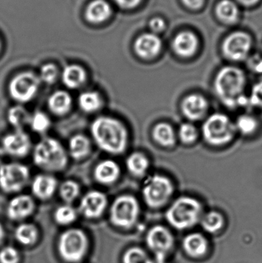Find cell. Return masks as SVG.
Instances as JSON below:
<instances>
[{
    "mask_svg": "<svg viewBox=\"0 0 262 263\" xmlns=\"http://www.w3.org/2000/svg\"><path fill=\"white\" fill-rule=\"evenodd\" d=\"M203 228L209 233H216L224 227L225 219L221 213L211 211L201 219Z\"/></svg>",
    "mask_w": 262,
    "mask_h": 263,
    "instance_id": "obj_32",
    "label": "cell"
},
{
    "mask_svg": "<svg viewBox=\"0 0 262 263\" xmlns=\"http://www.w3.org/2000/svg\"><path fill=\"white\" fill-rule=\"evenodd\" d=\"M59 72L58 67L54 63H46L40 69V81L48 85H52L58 80Z\"/></svg>",
    "mask_w": 262,
    "mask_h": 263,
    "instance_id": "obj_38",
    "label": "cell"
},
{
    "mask_svg": "<svg viewBox=\"0 0 262 263\" xmlns=\"http://www.w3.org/2000/svg\"><path fill=\"white\" fill-rule=\"evenodd\" d=\"M29 125L32 131L42 134L49 130L50 128V118L45 112L36 111L31 116Z\"/></svg>",
    "mask_w": 262,
    "mask_h": 263,
    "instance_id": "obj_35",
    "label": "cell"
},
{
    "mask_svg": "<svg viewBox=\"0 0 262 263\" xmlns=\"http://www.w3.org/2000/svg\"><path fill=\"white\" fill-rule=\"evenodd\" d=\"M72 97L66 91H55L48 98V108L52 114L58 117L66 115L72 109Z\"/></svg>",
    "mask_w": 262,
    "mask_h": 263,
    "instance_id": "obj_22",
    "label": "cell"
},
{
    "mask_svg": "<svg viewBox=\"0 0 262 263\" xmlns=\"http://www.w3.org/2000/svg\"><path fill=\"white\" fill-rule=\"evenodd\" d=\"M5 155H6V153H4L2 147H0V165H2V162H3V159H4Z\"/></svg>",
    "mask_w": 262,
    "mask_h": 263,
    "instance_id": "obj_49",
    "label": "cell"
},
{
    "mask_svg": "<svg viewBox=\"0 0 262 263\" xmlns=\"http://www.w3.org/2000/svg\"><path fill=\"white\" fill-rule=\"evenodd\" d=\"M90 140L83 134L74 135L69 139L68 154L75 160H81L89 156L91 152Z\"/></svg>",
    "mask_w": 262,
    "mask_h": 263,
    "instance_id": "obj_25",
    "label": "cell"
},
{
    "mask_svg": "<svg viewBox=\"0 0 262 263\" xmlns=\"http://www.w3.org/2000/svg\"><path fill=\"white\" fill-rule=\"evenodd\" d=\"M61 79L66 87L70 89H76L86 83L87 72L80 65H68L62 72Z\"/></svg>",
    "mask_w": 262,
    "mask_h": 263,
    "instance_id": "obj_20",
    "label": "cell"
},
{
    "mask_svg": "<svg viewBox=\"0 0 262 263\" xmlns=\"http://www.w3.org/2000/svg\"><path fill=\"white\" fill-rule=\"evenodd\" d=\"M128 171L134 176L146 175L149 168V160L146 155L140 152L131 153L126 161Z\"/></svg>",
    "mask_w": 262,
    "mask_h": 263,
    "instance_id": "obj_28",
    "label": "cell"
},
{
    "mask_svg": "<svg viewBox=\"0 0 262 263\" xmlns=\"http://www.w3.org/2000/svg\"><path fill=\"white\" fill-rule=\"evenodd\" d=\"M55 222L61 226L70 225L77 218V212L69 204L60 205L54 213Z\"/></svg>",
    "mask_w": 262,
    "mask_h": 263,
    "instance_id": "obj_33",
    "label": "cell"
},
{
    "mask_svg": "<svg viewBox=\"0 0 262 263\" xmlns=\"http://www.w3.org/2000/svg\"><path fill=\"white\" fill-rule=\"evenodd\" d=\"M198 39L192 32H183L177 35L172 43L175 52L184 58L192 57L198 48Z\"/></svg>",
    "mask_w": 262,
    "mask_h": 263,
    "instance_id": "obj_21",
    "label": "cell"
},
{
    "mask_svg": "<svg viewBox=\"0 0 262 263\" xmlns=\"http://www.w3.org/2000/svg\"><path fill=\"white\" fill-rule=\"evenodd\" d=\"M216 13L220 20L232 23L238 18V9L235 3L231 0H223L217 6Z\"/></svg>",
    "mask_w": 262,
    "mask_h": 263,
    "instance_id": "obj_31",
    "label": "cell"
},
{
    "mask_svg": "<svg viewBox=\"0 0 262 263\" xmlns=\"http://www.w3.org/2000/svg\"><path fill=\"white\" fill-rule=\"evenodd\" d=\"M108 199L103 192L92 190L84 195L80 201L79 211L88 219L100 217L107 208Z\"/></svg>",
    "mask_w": 262,
    "mask_h": 263,
    "instance_id": "obj_13",
    "label": "cell"
},
{
    "mask_svg": "<svg viewBox=\"0 0 262 263\" xmlns=\"http://www.w3.org/2000/svg\"><path fill=\"white\" fill-rule=\"evenodd\" d=\"M3 239H4V230H3V226L0 224V244L3 242Z\"/></svg>",
    "mask_w": 262,
    "mask_h": 263,
    "instance_id": "obj_48",
    "label": "cell"
},
{
    "mask_svg": "<svg viewBox=\"0 0 262 263\" xmlns=\"http://www.w3.org/2000/svg\"><path fill=\"white\" fill-rule=\"evenodd\" d=\"M174 186L172 181L160 174L149 176L143 183V199L148 206L158 209L169 202L173 194Z\"/></svg>",
    "mask_w": 262,
    "mask_h": 263,
    "instance_id": "obj_7",
    "label": "cell"
},
{
    "mask_svg": "<svg viewBox=\"0 0 262 263\" xmlns=\"http://www.w3.org/2000/svg\"><path fill=\"white\" fill-rule=\"evenodd\" d=\"M246 77L239 68L226 66L220 69L214 80V89L221 103L235 109L249 103L245 95Z\"/></svg>",
    "mask_w": 262,
    "mask_h": 263,
    "instance_id": "obj_2",
    "label": "cell"
},
{
    "mask_svg": "<svg viewBox=\"0 0 262 263\" xmlns=\"http://www.w3.org/2000/svg\"><path fill=\"white\" fill-rule=\"evenodd\" d=\"M251 44L252 40L248 34L241 32H234L223 43V53L226 58L232 61H241L247 57Z\"/></svg>",
    "mask_w": 262,
    "mask_h": 263,
    "instance_id": "obj_11",
    "label": "cell"
},
{
    "mask_svg": "<svg viewBox=\"0 0 262 263\" xmlns=\"http://www.w3.org/2000/svg\"><path fill=\"white\" fill-rule=\"evenodd\" d=\"M103 98L96 91H85L78 98V106L86 114L98 112L103 106Z\"/></svg>",
    "mask_w": 262,
    "mask_h": 263,
    "instance_id": "obj_27",
    "label": "cell"
},
{
    "mask_svg": "<svg viewBox=\"0 0 262 263\" xmlns=\"http://www.w3.org/2000/svg\"><path fill=\"white\" fill-rule=\"evenodd\" d=\"M88 248L87 236L83 230L78 229L66 230L58 239V253L63 260L69 263L80 262L86 256Z\"/></svg>",
    "mask_w": 262,
    "mask_h": 263,
    "instance_id": "obj_6",
    "label": "cell"
},
{
    "mask_svg": "<svg viewBox=\"0 0 262 263\" xmlns=\"http://www.w3.org/2000/svg\"><path fill=\"white\" fill-rule=\"evenodd\" d=\"M39 77L32 72H22L9 82V93L18 103H29L33 100L39 89Z\"/></svg>",
    "mask_w": 262,
    "mask_h": 263,
    "instance_id": "obj_9",
    "label": "cell"
},
{
    "mask_svg": "<svg viewBox=\"0 0 262 263\" xmlns=\"http://www.w3.org/2000/svg\"><path fill=\"white\" fill-rule=\"evenodd\" d=\"M1 147L6 155L12 157L23 158L30 152L32 142L29 135L21 129L5 136L2 140Z\"/></svg>",
    "mask_w": 262,
    "mask_h": 263,
    "instance_id": "obj_12",
    "label": "cell"
},
{
    "mask_svg": "<svg viewBox=\"0 0 262 263\" xmlns=\"http://www.w3.org/2000/svg\"><path fill=\"white\" fill-rule=\"evenodd\" d=\"M57 189L58 182L56 179L49 174L37 175L31 183L32 194L41 200H47L52 198Z\"/></svg>",
    "mask_w": 262,
    "mask_h": 263,
    "instance_id": "obj_18",
    "label": "cell"
},
{
    "mask_svg": "<svg viewBox=\"0 0 262 263\" xmlns=\"http://www.w3.org/2000/svg\"><path fill=\"white\" fill-rule=\"evenodd\" d=\"M118 7L124 9H132L137 7L143 0H112Z\"/></svg>",
    "mask_w": 262,
    "mask_h": 263,
    "instance_id": "obj_43",
    "label": "cell"
},
{
    "mask_svg": "<svg viewBox=\"0 0 262 263\" xmlns=\"http://www.w3.org/2000/svg\"><path fill=\"white\" fill-rule=\"evenodd\" d=\"M240 3H243V4L247 5V6H250V5L255 4L256 3L258 0H238Z\"/></svg>",
    "mask_w": 262,
    "mask_h": 263,
    "instance_id": "obj_47",
    "label": "cell"
},
{
    "mask_svg": "<svg viewBox=\"0 0 262 263\" xmlns=\"http://www.w3.org/2000/svg\"><path fill=\"white\" fill-rule=\"evenodd\" d=\"M249 66L253 72L262 73V58L258 55L252 57L249 60Z\"/></svg>",
    "mask_w": 262,
    "mask_h": 263,
    "instance_id": "obj_44",
    "label": "cell"
},
{
    "mask_svg": "<svg viewBox=\"0 0 262 263\" xmlns=\"http://www.w3.org/2000/svg\"><path fill=\"white\" fill-rule=\"evenodd\" d=\"M149 28L152 33H158L164 30L166 28V23L163 18L160 17H155L149 21Z\"/></svg>",
    "mask_w": 262,
    "mask_h": 263,
    "instance_id": "obj_42",
    "label": "cell"
},
{
    "mask_svg": "<svg viewBox=\"0 0 262 263\" xmlns=\"http://www.w3.org/2000/svg\"><path fill=\"white\" fill-rule=\"evenodd\" d=\"M58 189L60 196L66 204L74 202L80 194L79 185L74 180L64 181Z\"/></svg>",
    "mask_w": 262,
    "mask_h": 263,
    "instance_id": "obj_34",
    "label": "cell"
},
{
    "mask_svg": "<svg viewBox=\"0 0 262 263\" xmlns=\"http://www.w3.org/2000/svg\"><path fill=\"white\" fill-rule=\"evenodd\" d=\"M30 117L27 109L21 105L12 106L8 111V121L15 128V130H21L24 126L29 124Z\"/></svg>",
    "mask_w": 262,
    "mask_h": 263,
    "instance_id": "obj_29",
    "label": "cell"
},
{
    "mask_svg": "<svg viewBox=\"0 0 262 263\" xmlns=\"http://www.w3.org/2000/svg\"><path fill=\"white\" fill-rule=\"evenodd\" d=\"M178 136L182 142L186 145H191L198 139V129L192 123H183L178 129Z\"/></svg>",
    "mask_w": 262,
    "mask_h": 263,
    "instance_id": "obj_37",
    "label": "cell"
},
{
    "mask_svg": "<svg viewBox=\"0 0 262 263\" xmlns=\"http://www.w3.org/2000/svg\"><path fill=\"white\" fill-rule=\"evenodd\" d=\"M187 7L192 9H198L203 6L204 0H183Z\"/></svg>",
    "mask_w": 262,
    "mask_h": 263,
    "instance_id": "obj_45",
    "label": "cell"
},
{
    "mask_svg": "<svg viewBox=\"0 0 262 263\" xmlns=\"http://www.w3.org/2000/svg\"><path fill=\"white\" fill-rule=\"evenodd\" d=\"M0 49H1V43H0Z\"/></svg>",
    "mask_w": 262,
    "mask_h": 263,
    "instance_id": "obj_50",
    "label": "cell"
},
{
    "mask_svg": "<svg viewBox=\"0 0 262 263\" xmlns=\"http://www.w3.org/2000/svg\"><path fill=\"white\" fill-rule=\"evenodd\" d=\"M35 202L30 196L20 194L11 199L6 209L8 217L13 221L23 220L33 213Z\"/></svg>",
    "mask_w": 262,
    "mask_h": 263,
    "instance_id": "obj_16",
    "label": "cell"
},
{
    "mask_svg": "<svg viewBox=\"0 0 262 263\" xmlns=\"http://www.w3.org/2000/svg\"><path fill=\"white\" fill-rule=\"evenodd\" d=\"M236 128L228 116L215 114L206 119L201 127L205 141L213 146H221L233 139Z\"/></svg>",
    "mask_w": 262,
    "mask_h": 263,
    "instance_id": "obj_5",
    "label": "cell"
},
{
    "mask_svg": "<svg viewBox=\"0 0 262 263\" xmlns=\"http://www.w3.org/2000/svg\"><path fill=\"white\" fill-rule=\"evenodd\" d=\"M140 207L135 196L123 194L112 202L109 212L110 221L115 227L129 229L136 223L139 216Z\"/></svg>",
    "mask_w": 262,
    "mask_h": 263,
    "instance_id": "obj_8",
    "label": "cell"
},
{
    "mask_svg": "<svg viewBox=\"0 0 262 263\" xmlns=\"http://www.w3.org/2000/svg\"><path fill=\"white\" fill-rule=\"evenodd\" d=\"M121 168L115 161L105 159L95 165L93 176L98 183L111 185L116 182L120 177Z\"/></svg>",
    "mask_w": 262,
    "mask_h": 263,
    "instance_id": "obj_19",
    "label": "cell"
},
{
    "mask_svg": "<svg viewBox=\"0 0 262 263\" xmlns=\"http://www.w3.org/2000/svg\"><path fill=\"white\" fill-rule=\"evenodd\" d=\"M165 256L163 255H155V259H149L147 263H165Z\"/></svg>",
    "mask_w": 262,
    "mask_h": 263,
    "instance_id": "obj_46",
    "label": "cell"
},
{
    "mask_svg": "<svg viewBox=\"0 0 262 263\" xmlns=\"http://www.w3.org/2000/svg\"><path fill=\"white\" fill-rule=\"evenodd\" d=\"M149 259L143 249L133 247L125 253L123 261V263H147Z\"/></svg>",
    "mask_w": 262,
    "mask_h": 263,
    "instance_id": "obj_39",
    "label": "cell"
},
{
    "mask_svg": "<svg viewBox=\"0 0 262 263\" xmlns=\"http://www.w3.org/2000/svg\"><path fill=\"white\" fill-rule=\"evenodd\" d=\"M91 135L97 146L112 155H119L127 148L129 133L127 128L113 117H98L92 123Z\"/></svg>",
    "mask_w": 262,
    "mask_h": 263,
    "instance_id": "obj_1",
    "label": "cell"
},
{
    "mask_svg": "<svg viewBox=\"0 0 262 263\" xmlns=\"http://www.w3.org/2000/svg\"><path fill=\"white\" fill-rule=\"evenodd\" d=\"M181 109L186 119L191 121H198L206 117L209 109V103L203 95L190 94L183 99Z\"/></svg>",
    "mask_w": 262,
    "mask_h": 263,
    "instance_id": "obj_15",
    "label": "cell"
},
{
    "mask_svg": "<svg viewBox=\"0 0 262 263\" xmlns=\"http://www.w3.org/2000/svg\"><path fill=\"white\" fill-rule=\"evenodd\" d=\"M152 134L154 140L161 146H173L176 141L175 130L169 123H159L155 125Z\"/></svg>",
    "mask_w": 262,
    "mask_h": 263,
    "instance_id": "obj_26",
    "label": "cell"
},
{
    "mask_svg": "<svg viewBox=\"0 0 262 263\" xmlns=\"http://www.w3.org/2000/svg\"><path fill=\"white\" fill-rule=\"evenodd\" d=\"M19 253L16 249L6 247L0 250V263H18Z\"/></svg>",
    "mask_w": 262,
    "mask_h": 263,
    "instance_id": "obj_40",
    "label": "cell"
},
{
    "mask_svg": "<svg viewBox=\"0 0 262 263\" xmlns=\"http://www.w3.org/2000/svg\"><path fill=\"white\" fill-rule=\"evenodd\" d=\"M235 125L236 130L245 136L253 134L258 127V123L256 119L247 114L240 116L237 119Z\"/></svg>",
    "mask_w": 262,
    "mask_h": 263,
    "instance_id": "obj_36",
    "label": "cell"
},
{
    "mask_svg": "<svg viewBox=\"0 0 262 263\" xmlns=\"http://www.w3.org/2000/svg\"><path fill=\"white\" fill-rule=\"evenodd\" d=\"M112 12L111 5L106 0H93L86 8V18L90 23L98 24L109 20Z\"/></svg>",
    "mask_w": 262,
    "mask_h": 263,
    "instance_id": "obj_23",
    "label": "cell"
},
{
    "mask_svg": "<svg viewBox=\"0 0 262 263\" xmlns=\"http://www.w3.org/2000/svg\"><path fill=\"white\" fill-rule=\"evenodd\" d=\"M249 101L252 106L262 109V81L254 85Z\"/></svg>",
    "mask_w": 262,
    "mask_h": 263,
    "instance_id": "obj_41",
    "label": "cell"
},
{
    "mask_svg": "<svg viewBox=\"0 0 262 263\" xmlns=\"http://www.w3.org/2000/svg\"><path fill=\"white\" fill-rule=\"evenodd\" d=\"M38 230L31 223L20 224L15 230V237L19 243L30 246L35 243L38 239Z\"/></svg>",
    "mask_w": 262,
    "mask_h": 263,
    "instance_id": "obj_30",
    "label": "cell"
},
{
    "mask_svg": "<svg viewBox=\"0 0 262 263\" xmlns=\"http://www.w3.org/2000/svg\"><path fill=\"white\" fill-rule=\"evenodd\" d=\"M68 153L63 144L55 138L46 137L34 147V163L43 171L56 173L63 171L68 164Z\"/></svg>",
    "mask_w": 262,
    "mask_h": 263,
    "instance_id": "obj_3",
    "label": "cell"
},
{
    "mask_svg": "<svg viewBox=\"0 0 262 263\" xmlns=\"http://www.w3.org/2000/svg\"><path fill=\"white\" fill-rule=\"evenodd\" d=\"M162 49V41L156 34H142L134 43L135 53L144 60H152L158 55Z\"/></svg>",
    "mask_w": 262,
    "mask_h": 263,
    "instance_id": "obj_17",
    "label": "cell"
},
{
    "mask_svg": "<svg viewBox=\"0 0 262 263\" xmlns=\"http://www.w3.org/2000/svg\"><path fill=\"white\" fill-rule=\"evenodd\" d=\"M30 177L29 168L18 162L0 165V188L6 193H17L27 185Z\"/></svg>",
    "mask_w": 262,
    "mask_h": 263,
    "instance_id": "obj_10",
    "label": "cell"
},
{
    "mask_svg": "<svg viewBox=\"0 0 262 263\" xmlns=\"http://www.w3.org/2000/svg\"><path fill=\"white\" fill-rule=\"evenodd\" d=\"M148 247L155 255H163L172 250L174 245V238L168 229L163 226H155L148 232L146 236Z\"/></svg>",
    "mask_w": 262,
    "mask_h": 263,
    "instance_id": "obj_14",
    "label": "cell"
},
{
    "mask_svg": "<svg viewBox=\"0 0 262 263\" xmlns=\"http://www.w3.org/2000/svg\"><path fill=\"white\" fill-rule=\"evenodd\" d=\"M203 205L198 199L181 196L170 205L166 213L168 222L177 230L192 228L201 219Z\"/></svg>",
    "mask_w": 262,
    "mask_h": 263,
    "instance_id": "obj_4",
    "label": "cell"
},
{
    "mask_svg": "<svg viewBox=\"0 0 262 263\" xmlns=\"http://www.w3.org/2000/svg\"><path fill=\"white\" fill-rule=\"evenodd\" d=\"M183 249L188 256L192 258H201L208 251V242L200 233H192L183 240Z\"/></svg>",
    "mask_w": 262,
    "mask_h": 263,
    "instance_id": "obj_24",
    "label": "cell"
}]
</instances>
